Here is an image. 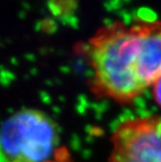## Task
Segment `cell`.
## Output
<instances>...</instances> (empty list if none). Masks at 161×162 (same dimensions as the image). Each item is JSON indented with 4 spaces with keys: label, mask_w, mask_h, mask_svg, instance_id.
I'll return each mask as SVG.
<instances>
[{
    "label": "cell",
    "mask_w": 161,
    "mask_h": 162,
    "mask_svg": "<svg viewBox=\"0 0 161 162\" xmlns=\"http://www.w3.org/2000/svg\"><path fill=\"white\" fill-rule=\"evenodd\" d=\"M19 18H21V19H24L25 18V16H26V13L24 12V11H21V12H19Z\"/></svg>",
    "instance_id": "cell-10"
},
{
    "label": "cell",
    "mask_w": 161,
    "mask_h": 162,
    "mask_svg": "<svg viewBox=\"0 0 161 162\" xmlns=\"http://www.w3.org/2000/svg\"><path fill=\"white\" fill-rule=\"evenodd\" d=\"M153 97L156 104L161 108V76L153 85Z\"/></svg>",
    "instance_id": "cell-7"
},
{
    "label": "cell",
    "mask_w": 161,
    "mask_h": 162,
    "mask_svg": "<svg viewBox=\"0 0 161 162\" xmlns=\"http://www.w3.org/2000/svg\"><path fill=\"white\" fill-rule=\"evenodd\" d=\"M141 27L142 24H135L126 30L115 22L89 42L87 75L96 97L128 105L144 93L136 74Z\"/></svg>",
    "instance_id": "cell-1"
},
{
    "label": "cell",
    "mask_w": 161,
    "mask_h": 162,
    "mask_svg": "<svg viewBox=\"0 0 161 162\" xmlns=\"http://www.w3.org/2000/svg\"><path fill=\"white\" fill-rule=\"evenodd\" d=\"M57 25L52 19H45L42 21V30L47 34H53L57 30Z\"/></svg>",
    "instance_id": "cell-8"
},
{
    "label": "cell",
    "mask_w": 161,
    "mask_h": 162,
    "mask_svg": "<svg viewBox=\"0 0 161 162\" xmlns=\"http://www.w3.org/2000/svg\"><path fill=\"white\" fill-rule=\"evenodd\" d=\"M136 74L143 92L161 76V23L142 24Z\"/></svg>",
    "instance_id": "cell-4"
},
{
    "label": "cell",
    "mask_w": 161,
    "mask_h": 162,
    "mask_svg": "<svg viewBox=\"0 0 161 162\" xmlns=\"http://www.w3.org/2000/svg\"><path fill=\"white\" fill-rule=\"evenodd\" d=\"M137 13V18L138 21L140 23H144L147 25H151V24H155V22L158 19V16L156 14L152 9L150 7H145V6H142V7H139V9L136 11Z\"/></svg>",
    "instance_id": "cell-5"
},
{
    "label": "cell",
    "mask_w": 161,
    "mask_h": 162,
    "mask_svg": "<svg viewBox=\"0 0 161 162\" xmlns=\"http://www.w3.org/2000/svg\"><path fill=\"white\" fill-rule=\"evenodd\" d=\"M105 9L108 12H112V11H120L121 7V0H107L103 3Z\"/></svg>",
    "instance_id": "cell-9"
},
{
    "label": "cell",
    "mask_w": 161,
    "mask_h": 162,
    "mask_svg": "<svg viewBox=\"0 0 161 162\" xmlns=\"http://www.w3.org/2000/svg\"><path fill=\"white\" fill-rule=\"evenodd\" d=\"M108 162H161V115L119 122L111 135Z\"/></svg>",
    "instance_id": "cell-3"
},
{
    "label": "cell",
    "mask_w": 161,
    "mask_h": 162,
    "mask_svg": "<svg viewBox=\"0 0 161 162\" xmlns=\"http://www.w3.org/2000/svg\"><path fill=\"white\" fill-rule=\"evenodd\" d=\"M59 146V131L47 114L22 109L3 122L1 152L4 162H46Z\"/></svg>",
    "instance_id": "cell-2"
},
{
    "label": "cell",
    "mask_w": 161,
    "mask_h": 162,
    "mask_svg": "<svg viewBox=\"0 0 161 162\" xmlns=\"http://www.w3.org/2000/svg\"><path fill=\"white\" fill-rule=\"evenodd\" d=\"M46 162H74V161L72 160L68 150L66 148L60 146L57 150V152L55 153V155H53V157H52L51 159H49L48 161Z\"/></svg>",
    "instance_id": "cell-6"
},
{
    "label": "cell",
    "mask_w": 161,
    "mask_h": 162,
    "mask_svg": "<svg viewBox=\"0 0 161 162\" xmlns=\"http://www.w3.org/2000/svg\"><path fill=\"white\" fill-rule=\"evenodd\" d=\"M124 1H129V0H124Z\"/></svg>",
    "instance_id": "cell-12"
},
{
    "label": "cell",
    "mask_w": 161,
    "mask_h": 162,
    "mask_svg": "<svg viewBox=\"0 0 161 162\" xmlns=\"http://www.w3.org/2000/svg\"><path fill=\"white\" fill-rule=\"evenodd\" d=\"M22 5H23V9H30V6H29V4H28V3H23V4H22Z\"/></svg>",
    "instance_id": "cell-11"
}]
</instances>
